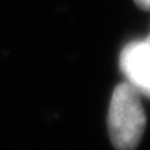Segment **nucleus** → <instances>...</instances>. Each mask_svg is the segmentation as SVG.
Returning <instances> with one entry per match:
<instances>
[{"instance_id": "f03ea898", "label": "nucleus", "mask_w": 150, "mask_h": 150, "mask_svg": "<svg viewBox=\"0 0 150 150\" xmlns=\"http://www.w3.org/2000/svg\"><path fill=\"white\" fill-rule=\"evenodd\" d=\"M121 68L129 84L150 97V38L127 46L121 54Z\"/></svg>"}, {"instance_id": "f257e3e1", "label": "nucleus", "mask_w": 150, "mask_h": 150, "mask_svg": "<svg viewBox=\"0 0 150 150\" xmlns=\"http://www.w3.org/2000/svg\"><path fill=\"white\" fill-rule=\"evenodd\" d=\"M146 116L138 91L131 84H119L109 108V135L118 150H134L143 135Z\"/></svg>"}, {"instance_id": "7ed1b4c3", "label": "nucleus", "mask_w": 150, "mask_h": 150, "mask_svg": "<svg viewBox=\"0 0 150 150\" xmlns=\"http://www.w3.org/2000/svg\"><path fill=\"white\" fill-rule=\"evenodd\" d=\"M137 5L141 6L143 9H150V0H135Z\"/></svg>"}]
</instances>
